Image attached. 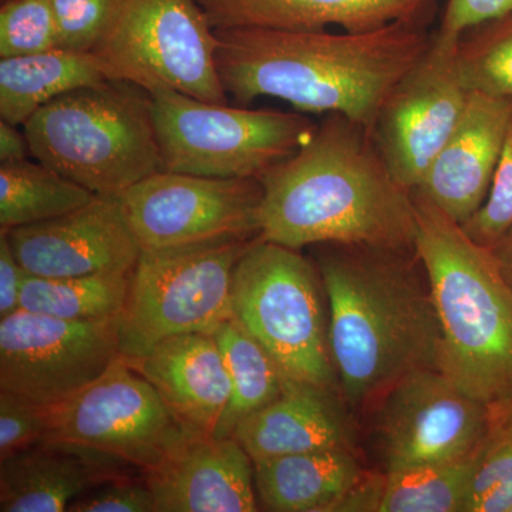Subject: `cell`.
Masks as SVG:
<instances>
[{
	"label": "cell",
	"instance_id": "6da1fadb",
	"mask_svg": "<svg viewBox=\"0 0 512 512\" xmlns=\"http://www.w3.org/2000/svg\"><path fill=\"white\" fill-rule=\"evenodd\" d=\"M430 20L370 32L215 30L218 72L238 103L274 97L301 113L342 114L372 130L387 96L430 46Z\"/></svg>",
	"mask_w": 512,
	"mask_h": 512
},
{
	"label": "cell",
	"instance_id": "7a4b0ae2",
	"mask_svg": "<svg viewBox=\"0 0 512 512\" xmlns=\"http://www.w3.org/2000/svg\"><path fill=\"white\" fill-rule=\"evenodd\" d=\"M259 237L299 249L323 244L413 249V191L393 177L372 130L328 114L311 140L259 178Z\"/></svg>",
	"mask_w": 512,
	"mask_h": 512
},
{
	"label": "cell",
	"instance_id": "3957f363",
	"mask_svg": "<svg viewBox=\"0 0 512 512\" xmlns=\"http://www.w3.org/2000/svg\"><path fill=\"white\" fill-rule=\"evenodd\" d=\"M339 389L353 409L410 373L437 367L440 322L416 248L316 245Z\"/></svg>",
	"mask_w": 512,
	"mask_h": 512
},
{
	"label": "cell",
	"instance_id": "277c9868",
	"mask_svg": "<svg viewBox=\"0 0 512 512\" xmlns=\"http://www.w3.org/2000/svg\"><path fill=\"white\" fill-rule=\"evenodd\" d=\"M416 254L439 316L440 369L484 403L512 394V296L490 249L413 191Z\"/></svg>",
	"mask_w": 512,
	"mask_h": 512
},
{
	"label": "cell",
	"instance_id": "5b68a950",
	"mask_svg": "<svg viewBox=\"0 0 512 512\" xmlns=\"http://www.w3.org/2000/svg\"><path fill=\"white\" fill-rule=\"evenodd\" d=\"M22 127L36 161L96 195L119 197L163 170L151 94L133 83L73 90Z\"/></svg>",
	"mask_w": 512,
	"mask_h": 512
},
{
	"label": "cell",
	"instance_id": "8992f818",
	"mask_svg": "<svg viewBox=\"0 0 512 512\" xmlns=\"http://www.w3.org/2000/svg\"><path fill=\"white\" fill-rule=\"evenodd\" d=\"M325 295L319 269L299 249L258 237L235 268L232 311L288 379L340 392Z\"/></svg>",
	"mask_w": 512,
	"mask_h": 512
},
{
	"label": "cell",
	"instance_id": "52a82bcc",
	"mask_svg": "<svg viewBox=\"0 0 512 512\" xmlns=\"http://www.w3.org/2000/svg\"><path fill=\"white\" fill-rule=\"evenodd\" d=\"M254 239L141 249L119 318L120 356L140 359L165 339L214 333L232 318L235 268Z\"/></svg>",
	"mask_w": 512,
	"mask_h": 512
},
{
	"label": "cell",
	"instance_id": "ba28073f",
	"mask_svg": "<svg viewBox=\"0 0 512 512\" xmlns=\"http://www.w3.org/2000/svg\"><path fill=\"white\" fill-rule=\"evenodd\" d=\"M150 94L163 170L174 173L261 178L318 128L302 113L229 107L175 90Z\"/></svg>",
	"mask_w": 512,
	"mask_h": 512
},
{
	"label": "cell",
	"instance_id": "9c48e42d",
	"mask_svg": "<svg viewBox=\"0 0 512 512\" xmlns=\"http://www.w3.org/2000/svg\"><path fill=\"white\" fill-rule=\"evenodd\" d=\"M217 46L198 0H114L92 53L107 79L225 104Z\"/></svg>",
	"mask_w": 512,
	"mask_h": 512
},
{
	"label": "cell",
	"instance_id": "30bf717a",
	"mask_svg": "<svg viewBox=\"0 0 512 512\" xmlns=\"http://www.w3.org/2000/svg\"><path fill=\"white\" fill-rule=\"evenodd\" d=\"M46 419L45 440L93 448L143 473L200 434L188 430L153 384L121 356L82 392L46 407Z\"/></svg>",
	"mask_w": 512,
	"mask_h": 512
},
{
	"label": "cell",
	"instance_id": "8fae6325",
	"mask_svg": "<svg viewBox=\"0 0 512 512\" xmlns=\"http://www.w3.org/2000/svg\"><path fill=\"white\" fill-rule=\"evenodd\" d=\"M373 447L383 473L476 456L488 404L437 367L410 373L376 402Z\"/></svg>",
	"mask_w": 512,
	"mask_h": 512
},
{
	"label": "cell",
	"instance_id": "7c38bea8",
	"mask_svg": "<svg viewBox=\"0 0 512 512\" xmlns=\"http://www.w3.org/2000/svg\"><path fill=\"white\" fill-rule=\"evenodd\" d=\"M119 318L66 320L25 309L0 318V390L45 407L82 392L119 359Z\"/></svg>",
	"mask_w": 512,
	"mask_h": 512
},
{
	"label": "cell",
	"instance_id": "4fadbf2b",
	"mask_svg": "<svg viewBox=\"0 0 512 512\" xmlns=\"http://www.w3.org/2000/svg\"><path fill=\"white\" fill-rule=\"evenodd\" d=\"M259 178H212L161 170L119 195L141 249L261 234Z\"/></svg>",
	"mask_w": 512,
	"mask_h": 512
},
{
	"label": "cell",
	"instance_id": "5bb4252c",
	"mask_svg": "<svg viewBox=\"0 0 512 512\" xmlns=\"http://www.w3.org/2000/svg\"><path fill=\"white\" fill-rule=\"evenodd\" d=\"M458 39L439 30L387 96L372 128L393 177L416 190L466 110L468 92L457 62Z\"/></svg>",
	"mask_w": 512,
	"mask_h": 512
},
{
	"label": "cell",
	"instance_id": "9a60e30c",
	"mask_svg": "<svg viewBox=\"0 0 512 512\" xmlns=\"http://www.w3.org/2000/svg\"><path fill=\"white\" fill-rule=\"evenodd\" d=\"M5 232L26 274L43 278L131 272L141 254L119 197L96 195L62 217Z\"/></svg>",
	"mask_w": 512,
	"mask_h": 512
},
{
	"label": "cell",
	"instance_id": "2e32d148",
	"mask_svg": "<svg viewBox=\"0 0 512 512\" xmlns=\"http://www.w3.org/2000/svg\"><path fill=\"white\" fill-rule=\"evenodd\" d=\"M512 117V99L470 92L466 110L416 192L463 225L487 200Z\"/></svg>",
	"mask_w": 512,
	"mask_h": 512
},
{
	"label": "cell",
	"instance_id": "e0dca14e",
	"mask_svg": "<svg viewBox=\"0 0 512 512\" xmlns=\"http://www.w3.org/2000/svg\"><path fill=\"white\" fill-rule=\"evenodd\" d=\"M144 480L156 512L259 510L254 461L234 436L192 434Z\"/></svg>",
	"mask_w": 512,
	"mask_h": 512
},
{
	"label": "cell",
	"instance_id": "ac0fdd59",
	"mask_svg": "<svg viewBox=\"0 0 512 512\" xmlns=\"http://www.w3.org/2000/svg\"><path fill=\"white\" fill-rule=\"evenodd\" d=\"M339 390L286 379L274 402L239 421L232 436L254 463L309 451L353 450V426Z\"/></svg>",
	"mask_w": 512,
	"mask_h": 512
},
{
	"label": "cell",
	"instance_id": "d6986e66",
	"mask_svg": "<svg viewBox=\"0 0 512 512\" xmlns=\"http://www.w3.org/2000/svg\"><path fill=\"white\" fill-rule=\"evenodd\" d=\"M128 363L153 384L170 412L188 430L214 436L232 387L212 333L173 336Z\"/></svg>",
	"mask_w": 512,
	"mask_h": 512
},
{
	"label": "cell",
	"instance_id": "ffe728a7",
	"mask_svg": "<svg viewBox=\"0 0 512 512\" xmlns=\"http://www.w3.org/2000/svg\"><path fill=\"white\" fill-rule=\"evenodd\" d=\"M123 461L64 443L39 441L0 457V511L62 512L93 487L123 477Z\"/></svg>",
	"mask_w": 512,
	"mask_h": 512
},
{
	"label": "cell",
	"instance_id": "44dd1931",
	"mask_svg": "<svg viewBox=\"0 0 512 512\" xmlns=\"http://www.w3.org/2000/svg\"><path fill=\"white\" fill-rule=\"evenodd\" d=\"M212 28L370 32L430 16L434 0H198Z\"/></svg>",
	"mask_w": 512,
	"mask_h": 512
},
{
	"label": "cell",
	"instance_id": "7402d4cb",
	"mask_svg": "<svg viewBox=\"0 0 512 512\" xmlns=\"http://www.w3.org/2000/svg\"><path fill=\"white\" fill-rule=\"evenodd\" d=\"M259 504L274 512H330L366 471L348 448L288 454L254 463Z\"/></svg>",
	"mask_w": 512,
	"mask_h": 512
},
{
	"label": "cell",
	"instance_id": "603a6c76",
	"mask_svg": "<svg viewBox=\"0 0 512 512\" xmlns=\"http://www.w3.org/2000/svg\"><path fill=\"white\" fill-rule=\"evenodd\" d=\"M474 461L366 473L336 511L466 512Z\"/></svg>",
	"mask_w": 512,
	"mask_h": 512
},
{
	"label": "cell",
	"instance_id": "cb8c5ba5",
	"mask_svg": "<svg viewBox=\"0 0 512 512\" xmlns=\"http://www.w3.org/2000/svg\"><path fill=\"white\" fill-rule=\"evenodd\" d=\"M107 80L90 52L56 49L0 57V120L23 126L50 101Z\"/></svg>",
	"mask_w": 512,
	"mask_h": 512
},
{
	"label": "cell",
	"instance_id": "d4e9b609",
	"mask_svg": "<svg viewBox=\"0 0 512 512\" xmlns=\"http://www.w3.org/2000/svg\"><path fill=\"white\" fill-rule=\"evenodd\" d=\"M212 335L224 356L232 387L231 399L214 434L222 439L234 434L239 421L274 402L288 377L235 316L222 322Z\"/></svg>",
	"mask_w": 512,
	"mask_h": 512
},
{
	"label": "cell",
	"instance_id": "484cf974",
	"mask_svg": "<svg viewBox=\"0 0 512 512\" xmlns=\"http://www.w3.org/2000/svg\"><path fill=\"white\" fill-rule=\"evenodd\" d=\"M96 194L46 164L23 160L0 163V229L26 227L62 217Z\"/></svg>",
	"mask_w": 512,
	"mask_h": 512
},
{
	"label": "cell",
	"instance_id": "4316f807",
	"mask_svg": "<svg viewBox=\"0 0 512 512\" xmlns=\"http://www.w3.org/2000/svg\"><path fill=\"white\" fill-rule=\"evenodd\" d=\"M131 272L70 278L26 274L20 309L66 320L119 318L126 305Z\"/></svg>",
	"mask_w": 512,
	"mask_h": 512
},
{
	"label": "cell",
	"instance_id": "83f0119b",
	"mask_svg": "<svg viewBox=\"0 0 512 512\" xmlns=\"http://www.w3.org/2000/svg\"><path fill=\"white\" fill-rule=\"evenodd\" d=\"M512 511V394L488 403L466 512Z\"/></svg>",
	"mask_w": 512,
	"mask_h": 512
},
{
	"label": "cell",
	"instance_id": "f1b7e54d",
	"mask_svg": "<svg viewBox=\"0 0 512 512\" xmlns=\"http://www.w3.org/2000/svg\"><path fill=\"white\" fill-rule=\"evenodd\" d=\"M457 62L468 92L512 99V13L466 30Z\"/></svg>",
	"mask_w": 512,
	"mask_h": 512
},
{
	"label": "cell",
	"instance_id": "f546056e",
	"mask_svg": "<svg viewBox=\"0 0 512 512\" xmlns=\"http://www.w3.org/2000/svg\"><path fill=\"white\" fill-rule=\"evenodd\" d=\"M59 47L50 0H9L0 8V57L33 55Z\"/></svg>",
	"mask_w": 512,
	"mask_h": 512
},
{
	"label": "cell",
	"instance_id": "4dcf8cb0",
	"mask_svg": "<svg viewBox=\"0 0 512 512\" xmlns=\"http://www.w3.org/2000/svg\"><path fill=\"white\" fill-rule=\"evenodd\" d=\"M461 227L487 248L512 227V117L487 200Z\"/></svg>",
	"mask_w": 512,
	"mask_h": 512
},
{
	"label": "cell",
	"instance_id": "1f68e13d",
	"mask_svg": "<svg viewBox=\"0 0 512 512\" xmlns=\"http://www.w3.org/2000/svg\"><path fill=\"white\" fill-rule=\"evenodd\" d=\"M59 47L90 52L97 46L113 10L114 0H50Z\"/></svg>",
	"mask_w": 512,
	"mask_h": 512
},
{
	"label": "cell",
	"instance_id": "d6a6232c",
	"mask_svg": "<svg viewBox=\"0 0 512 512\" xmlns=\"http://www.w3.org/2000/svg\"><path fill=\"white\" fill-rule=\"evenodd\" d=\"M46 430L45 406L0 390V457L45 441Z\"/></svg>",
	"mask_w": 512,
	"mask_h": 512
},
{
	"label": "cell",
	"instance_id": "836d02e7",
	"mask_svg": "<svg viewBox=\"0 0 512 512\" xmlns=\"http://www.w3.org/2000/svg\"><path fill=\"white\" fill-rule=\"evenodd\" d=\"M72 512H156V501L146 480L126 476L104 481L77 497L70 504Z\"/></svg>",
	"mask_w": 512,
	"mask_h": 512
},
{
	"label": "cell",
	"instance_id": "e575fe53",
	"mask_svg": "<svg viewBox=\"0 0 512 512\" xmlns=\"http://www.w3.org/2000/svg\"><path fill=\"white\" fill-rule=\"evenodd\" d=\"M512 13V0H448L440 33L460 39L466 30Z\"/></svg>",
	"mask_w": 512,
	"mask_h": 512
},
{
	"label": "cell",
	"instance_id": "d590c367",
	"mask_svg": "<svg viewBox=\"0 0 512 512\" xmlns=\"http://www.w3.org/2000/svg\"><path fill=\"white\" fill-rule=\"evenodd\" d=\"M25 269L19 264L8 235L0 231V318L20 309Z\"/></svg>",
	"mask_w": 512,
	"mask_h": 512
},
{
	"label": "cell",
	"instance_id": "8d00e7d4",
	"mask_svg": "<svg viewBox=\"0 0 512 512\" xmlns=\"http://www.w3.org/2000/svg\"><path fill=\"white\" fill-rule=\"evenodd\" d=\"M32 156L25 130L16 124L0 120V163H16Z\"/></svg>",
	"mask_w": 512,
	"mask_h": 512
},
{
	"label": "cell",
	"instance_id": "74e56055",
	"mask_svg": "<svg viewBox=\"0 0 512 512\" xmlns=\"http://www.w3.org/2000/svg\"><path fill=\"white\" fill-rule=\"evenodd\" d=\"M488 249H490L498 272L512 296V227L505 231Z\"/></svg>",
	"mask_w": 512,
	"mask_h": 512
},
{
	"label": "cell",
	"instance_id": "f35d334b",
	"mask_svg": "<svg viewBox=\"0 0 512 512\" xmlns=\"http://www.w3.org/2000/svg\"><path fill=\"white\" fill-rule=\"evenodd\" d=\"M0 2L5 3V2H9V0H0Z\"/></svg>",
	"mask_w": 512,
	"mask_h": 512
},
{
	"label": "cell",
	"instance_id": "ab89813d",
	"mask_svg": "<svg viewBox=\"0 0 512 512\" xmlns=\"http://www.w3.org/2000/svg\"><path fill=\"white\" fill-rule=\"evenodd\" d=\"M512 512V511H511Z\"/></svg>",
	"mask_w": 512,
	"mask_h": 512
}]
</instances>
